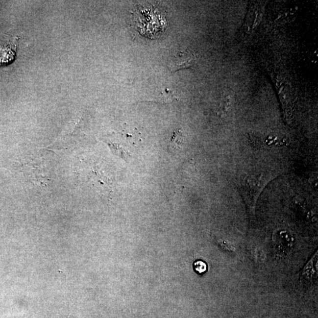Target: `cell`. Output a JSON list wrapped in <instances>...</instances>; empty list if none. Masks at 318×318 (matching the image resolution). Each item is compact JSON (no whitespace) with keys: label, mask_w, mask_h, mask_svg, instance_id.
<instances>
[{"label":"cell","mask_w":318,"mask_h":318,"mask_svg":"<svg viewBox=\"0 0 318 318\" xmlns=\"http://www.w3.org/2000/svg\"><path fill=\"white\" fill-rule=\"evenodd\" d=\"M16 48L11 45L0 48V66L9 65L16 57Z\"/></svg>","instance_id":"277c9868"},{"label":"cell","mask_w":318,"mask_h":318,"mask_svg":"<svg viewBox=\"0 0 318 318\" xmlns=\"http://www.w3.org/2000/svg\"><path fill=\"white\" fill-rule=\"evenodd\" d=\"M25 172V177L31 182L43 185L49 181V176L45 168L37 163L35 164L33 163H29L26 164Z\"/></svg>","instance_id":"3957f363"},{"label":"cell","mask_w":318,"mask_h":318,"mask_svg":"<svg viewBox=\"0 0 318 318\" xmlns=\"http://www.w3.org/2000/svg\"><path fill=\"white\" fill-rule=\"evenodd\" d=\"M196 58L194 54L185 51H179L169 60L168 68L171 72L191 68L195 62Z\"/></svg>","instance_id":"7a4b0ae2"},{"label":"cell","mask_w":318,"mask_h":318,"mask_svg":"<svg viewBox=\"0 0 318 318\" xmlns=\"http://www.w3.org/2000/svg\"><path fill=\"white\" fill-rule=\"evenodd\" d=\"M194 268L198 273L202 274L207 270V265L203 261H198L195 262Z\"/></svg>","instance_id":"8992f818"},{"label":"cell","mask_w":318,"mask_h":318,"mask_svg":"<svg viewBox=\"0 0 318 318\" xmlns=\"http://www.w3.org/2000/svg\"><path fill=\"white\" fill-rule=\"evenodd\" d=\"M184 141L183 134L180 129L174 131L169 144V148L172 152L177 151L182 147Z\"/></svg>","instance_id":"5b68a950"},{"label":"cell","mask_w":318,"mask_h":318,"mask_svg":"<svg viewBox=\"0 0 318 318\" xmlns=\"http://www.w3.org/2000/svg\"><path fill=\"white\" fill-rule=\"evenodd\" d=\"M279 174L268 171H256L241 178L238 188L249 212L251 220L255 218L256 206L265 187Z\"/></svg>","instance_id":"6da1fadb"}]
</instances>
